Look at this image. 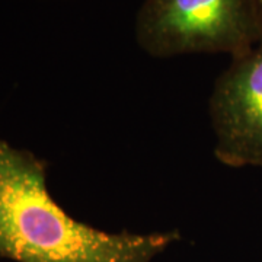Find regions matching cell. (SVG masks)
Here are the masks:
<instances>
[{
  "mask_svg": "<svg viewBox=\"0 0 262 262\" xmlns=\"http://www.w3.org/2000/svg\"><path fill=\"white\" fill-rule=\"evenodd\" d=\"M177 230L103 232L66 213L47 187V166L0 137V258L16 262H151Z\"/></svg>",
  "mask_w": 262,
  "mask_h": 262,
  "instance_id": "cell-1",
  "label": "cell"
},
{
  "mask_svg": "<svg viewBox=\"0 0 262 262\" xmlns=\"http://www.w3.org/2000/svg\"><path fill=\"white\" fill-rule=\"evenodd\" d=\"M255 5H256L258 15H259V19H261V25H262V0H255Z\"/></svg>",
  "mask_w": 262,
  "mask_h": 262,
  "instance_id": "cell-4",
  "label": "cell"
},
{
  "mask_svg": "<svg viewBox=\"0 0 262 262\" xmlns=\"http://www.w3.org/2000/svg\"><path fill=\"white\" fill-rule=\"evenodd\" d=\"M208 108L217 160L230 168L262 166V39L215 79Z\"/></svg>",
  "mask_w": 262,
  "mask_h": 262,
  "instance_id": "cell-3",
  "label": "cell"
},
{
  "mask_svg": "<svg viewBox=\"0 0 262 262\" xmlns=\"http://www.w3.org/2000/svg\"><path fill=\"white\" fill-rule=\"evenodd\" d=\"M136 39L156 58L195 53L241 56L262 39L255 0H144Z\"/></svg>",
  "mask_w": 262,
  "mask_h": 262,
  "instance_id": "cell-2",
  "label": "cell"
}]
</instances>
